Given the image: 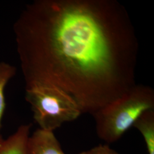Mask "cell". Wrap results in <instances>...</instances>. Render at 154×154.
<instances>
[{
  "label": "cell",
  "instance_id": "cell-9",
  "mask_svg": "<svg viewBox=\"0 0 154 154\" xmlns=\"http://www.w3.org/2000/svg\"><path fill=\"white\" fill-rule=\"evenodd\" d=\"M4 139H2V137L0 135V143H1L2 142V140H3Z\"/></svg>",
  "mask_w": 154,
  "mask_h": 154
},
{
  "label": "cell",
  "instance_id": "cell-8",
  "mask_svg": "<svg viewBox=\"0 0 154 154\" xmlns=\"http://www.w3.org/2000/svg\"><path fill=\"white\" fill-rule=\"evenodd\" d=\"M78 154H121L111 148L108 144H99Z\"/></svg>",
  "mask_w": 154,
  "mask_h": 154
},
{
  "label": "cell",
  "instance_id": "cell-4",
  "mask_svg": "<svg viewBox=\"0 0 154 154\" xmlns=\"http://www.w3.org/2000/svg\"><path fill=\"white\" fill-rule=\"evenodd\" d=\"M27 154H66L54 132L38 128L30 135Z\"/></svg>",
  "mask_w": 154,
  "mask_h": 154
},
{
  "label": "cell",
  "instance_id": "cell-5",
  "mask_svg": "<svg viewBox=\"0 0 154 154\" xmlns=\"http://www.w3.org/2000/svg\"><path fill=\"white\" fill-rule=\"evenodd\" d=\"M31 125H23L0 143V154H27Z\"/></svg>",
  "mask_w": 154,
  "mask_h": 154
},
{
  "label": "cell",
  "instance_id": "cell-2",
  "mask_svg": "<svg viewBox=\"0 0 154 154\" xmlns=\"http://www.w3.org/2000/svg\"><path fill=\"white\" fill-rule=\"evenodd\" d=\"M154 110V90L135 84L92 116L98 137L106 143L119 140L144 112Z\"/></svg>",
  "mask_w": 154,
  "mask_h": 154
},
{
  "label": "cell",
  "instance_id": "cell-6",
  "mask_svg": "<svg viewBox=\"0 0 154 154\" xmlns=\"http://www.w3.org/2000/svg\"><path fill=\"white\" fill-rule=\"evenodd\" d=\"M133 127L142 134L148 154H154V110L144 112L134 123Z\"/></svg>",
  "mask_w": 154,
  "mask_h": 154
},
{
  "label": "cell",
  "instance_id": "cell-1",
  "mask_svg": "<svg viewBox=\"0 0 154 154\" xmlns=\"http://www.w3.org/2000/svg\"><path fill=\"white\" fill-rule=\"evenodd\" d=\"M26 88L69 94L93 115L134 86L139 44L116 0H35L14 23Z\"/></svg>",
  "mask_w": 154,
  "mask_h": 154
},
{
  "label": "cell",
  "instance_id": "cell-7",
  "mask_svg": "<svg viewBox=\"0 0 154 154\" xmlns=\"http://www.w3.org/2000/svg\"><path fill=\"white\" fill-rule=\"evenodd\" d=\"M16 68L4 62H0V130L2 127V119L5 110L4 90L8 82L15 75Z\"/></svg>",
  "mask_w": 154,
  "mask_h": 154
},
{
  "label": "cell",
  "instance_id": "cell-3",
  "mask_svg": "<svg viewBox=\"0 0 154 154\" xmlns=\"http://www.w3.org/2000/svg\"><path fill=\"white\" fill-rule=\"evenodd\" d=\"M25 99L31 106L39 128L54 132L65 123L74 121L82 114L77 102L65 91L49 86L26 88Z\"/></svg>",
  "mask_w": 154,
  "mask_h": 154
}]
</instances>
